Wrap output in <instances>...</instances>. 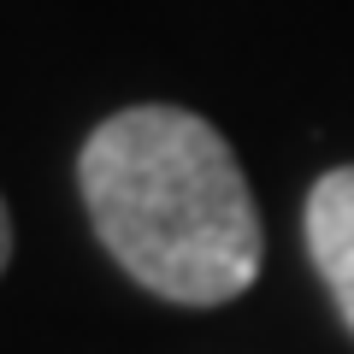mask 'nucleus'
<instances>
[{"label": "nucleus", "instance_id": "nucleus-1", "mask_svg": "<svg viewBox=\"0 0 354 354\" xmlns=\"http://www.w3.org/2000/svg\"><path fill=\"white\" fill-rule=\"evenodd\" d=\"M88 225L148 295L225 307L260 278L266 236L230 142L189 106H124L77 153Z\"/></svg>", "mask_w": 354, "mask_h": 354}, {"label": "nucleus", "instance_id": "nucleus-2", "mask_svg": "<svg viewBox=\"0 0 354 354\" xmlns=\"http://www.w3.org/2000/svg\"><path fill=\"white\" fill-rule=\"evenodd\" d=\"M301 230H307V254H313L342 325L354 330V165H337L307 189Z\"/></svg>", "mask_w": 354, "mask_h": 354}, {"label": "nucleus", "instance_id": "nucleus-3", "mask_svg": "<svg viewBox=\"0 0 354 354\" xmlns=\"http://www.w3.org/2000/svg\"><path fill=\"white\" fill-rule=\"evenodd\" d=\"M12 260V218H6V201H0V272Z\"/></svg>", "mask_w": 354, "mask_h": 354}]
</instances>
